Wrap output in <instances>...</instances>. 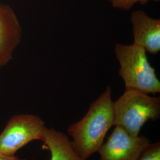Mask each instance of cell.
Instances as JSON below:
<instances>
[{
	"instance_id": "obj_6",
	"label": "cell",
	"mask_w": 160,
	"mask_h": 160,
	"mask_svg": "<svg viewBox=\"0 0 160 160\" xmlns=\"http://www.w3.org/2000/svg\"><path fill=\"white\" fill-rule=\"evenodd\" d=\"M133 43L155 55L160 51V19L150 17L142 10L132 12Z\"/></svg>"
},
{
	"instance_id": "obj_11",
	"label": "cell",
	"mask_w": 160,
	"mask_h": 160,
	"mask_svg": "<svg viewBox=\"0 0 160 160\" xmlns=\"http://www.w3.org/2000/svg\"><path fill=\"white\" fill-rule=\"evenodd\" d=\"M0 160H26L25 159H20L18 158L17 157L14 156H8L5 155L1 154H0Z\"/></svg>"
},
{
	"instance_id": "obj_8",
	"label": "cell",
	"mask_w": 160,
	"mask_h": 160,
	"mask_svg": "<svg viewBox=\"0 0 160 160\" xmlns=\"http://www.w3.org/2000/svg\"><path fill=\"white\" fill-rule=\"evenodd\" d=\"M42 141L51 152L50 160H84L75 151L68 136L61 132L46 128Z\"/></svg>"
},
{
	"instance_id": "obj_5",
	"label": "cell",
	"mask_w": 160,
	"mask_h": 160,
	"mask_svg": "<svg viewBox=\"0 0 160 160\" xmlns=\"http://www.w3.org/2000/svg\"><path fill=\"white\" fill-rule=\"evenodd\" d=\"M151 143L145 136H132L119 126H115L98 152L100 160H139Z\"/></svg>"
},
{
	"instance_id": "obj_4",
	"label": "cell",
	"mask_w": 160,
	"mask_h": 160,
	"mask_svg": "<svg viewBox=\"0 0 160 160\" xmlns=\"http://www.w3.org/2000/svg\"><path fill=\"white\" fill-rule=\"evenodd\" d=\"M40 117L22 114L12 117L0 134V154L14 156L19 149L34 141H42L46 129Z\"/></svg>"
},
{
	"instance_id": "obj_1",
	"label": "cell",
	"mask_w": 160,
	"mask_h": 160,
	"mask_svg": "<svg viewBox=\"0 0 160 160\" xmlns=\"http://www.w3.org/2000/svg\"><path fill=\"white\" fill-rule=\"evenodd\" d=\"M114 112L112 88L105 91L90 104L85 116L69 126L67 132L75 151L84 160L98 151L109 129L113 126Z\"/></svg>"
},
{
	"instance_id": "obj_10",
	"label": "cell",
	"mask_w": 160,
	"mask_h": 160,
	"mask_svg": "<svg viewBox=\"0 0 160 160\" xmlns=\"http://www.w3.org/2000/svg\"><path fill=\"white\" fill-rule=\"evenodd\" d=\"M139 160H160V142L151 143L144 150Z\"/></svg>"
},
{
	"instance_id": "obj_9",
	"label": "cell",
	"mask_w": 160,
	"mask_h": 160,
	"mask_svg": "<svg viewBox=\"0 0 160 160\" xmlns=\"http://www.w3.org/2000/svg\"><path fill=\"white\" fill-rule=\"evenodd\" d=\"M111 5L114 8L121 10H129L136 4H141L142 5L148 3L149 1H153L159 2L160 0H108Z\"/></svg>"
},
{
	"instance_id": "obj_3",
	"label": "cell",
	"mask_w": 160,
	"mask_h": 160,
	"mask_svg": "<svg viewBox=\"0 0 160 160\" xmlns=\"http://www.w3.org/2000/svg\"><path fill=\"white\" fill-rule=\"evenodd\" d=\"M113 126H119L132 136H138L146 122L160 118V97L125 88L113 102Z\"/></svg>"
},
{
	"instance_id": "obj_2",
	"label": "cell",
	"mask_w": 160,
	"mask_h": 160,
	"mask_svg": "<svg viewBox=\"0 0 160 160\" xmlns=\"http://www.w3.org/2000/svg\"><path fill=\"white\" fill-rule=\"evenodd\" d=\"M114 53L119 65V74L125 88L147 94L160 92V80L142 47L134 43H116Z\"/></svg>"
},
{
	"instance_id": "obj_7",
	"label": "cell",
	"mask_w": 160,
	"mask_h": 160,
	"mask_svg": "<svg viewBox=\"0 0 160 160\" xmlns=\"http://www.w3.org/2000/svg\"><path fill=\"white\" fill-rule=\"evenodd\" d=\"M22 38V28L10 7L0 3V68L12 59Z\"/></svg>"
}]
</instances>
